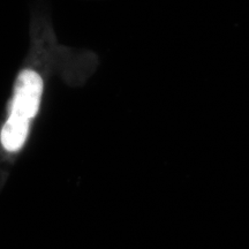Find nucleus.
<instances>
[{
  "label": "nucleus",
  "instance_id": "nucleus-1",
  "mask_svg": "<svg viewBox=\"0 0 249 249\" xmlns=\"http://www.w3.org/2000/svg\"><path fill=\"white\" fill-rule=\"evenodd\" d=\"M42 91L43 82L38 74L23 71L17 80L11 116L7 121L29 127L30 119L38 111Z\"/></svg>",
  "mask_w": 249,
  "mask_h": 249
}]
</instances>
